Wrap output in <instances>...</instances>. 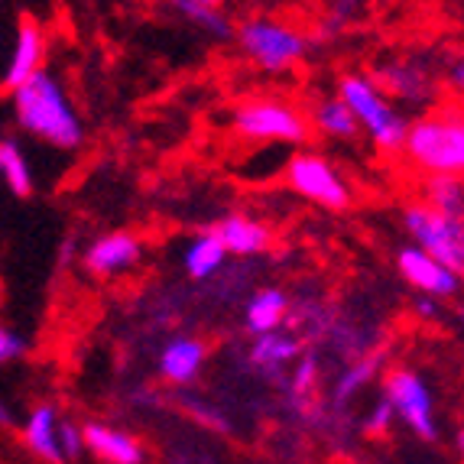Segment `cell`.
<instances>
[{"label":"cell","mask_w":464,"mask_h":464,"mask_svg":"<svg viewBox=\"0 0 464 464\" xmlns=\"http://www.w3.org/2000/svg\"><path fill=\"white\" fill-rule=\"evenodd\" d=\"M390 419H393V406H390L387 400L377 402V410H373V419H371V429H373V432H380V429H387Z\"/></svg>","instance_id":"484cf974"},{"label":"cell","mask_w":464,"mask_h":464,"mask_svg":"<svg viewBox=\"0 0 464 464\" xmlns=\"http://www.w3.org/2000/svg\"><path fill=\"white\" fill-rule=\"evenodd\" d=\"M0 182L16 198H30L33 188H36L30 156L24 153L20 140L14 137H0Z\"/></svg>","instance_id":"e0dca14e"},{"label":"cell","mask_w":464,"mask_h":464,"mask_svg":"<svg viewBox=\"0 0 464 464\" xmlns=\"http://www.w3.org/2000/svg\"><path fill=\"white\" fill-rule=\"evenodd\" d=\"M20 441L33 458L46 464H69L63 451V416L53 402H36L20 422Z\"/></svg>","instance_id":"8fae6325"},{"label":"cell","mask_w":464,"mask_h":464,"mask_svg":"<svg viewBox=\"0 0 464 464\" xmlns=\"http://www.w3.org/2000/svg\"><path fill=\"white\" fill-rule=\"evenodd\" d=\"M176 4H208V7H215L218 0H176Z\"/></svg>","instance_id":"4dcf8cb0"},{"label":"cell","mask_w":464,"mask_h":464,"mask_svg":"<svg viewBox=\"0 0 464 464\" xmlns=\"http://www.w3.org/2000/svg\"><path fill=\"white\" fill-rule=\"evenodd\" d=\"M10 108H14L16 127L46 147L78 150L85 143V124L55 72L43 69L26 78L20 88H14Z\"/></svg>","instance_id":"6da1fadb"},{"label":"cell","mask_w":464,"mask_h":464,"mask_svg":"<svg viewBox=\"0 0 464 464\" xmlns=\"http://www.w3.org/2000/svg\"><path fill=\"white\" fill-rule=\"evenodd\" d=\"M286 182L302 198L315 201L322 208L341 211L351 205V188L328 160L318 153H299L286 163Z\"/></svg>","instance_id":"ba28073f"},{"label":"cell","mask_w":464,"mask_h":464,"mask_svg":"<svg viewBox=\"0 0 464 464\" xmlns=\"http://www.w3.org/2000/svg\"><path fill=\"white\" fill-rule=\"evenodd\" d=\"M143 256V244L127 231H111L92 240L82 254V266L98 279H114L121 273H130Z\"/></svg>","instance_id":"9c48e42d"},{"label":"cell","mask_w":464,"mask_h":464,"mask_svg":"<svg viewBox=\"0 0 464 464\" xmlns=\"http://www.w3.org/2000/svg\"><path fill=\"white\" fill-rule=\"evenodd\" d=\"M406 231L412 234V244L432 254L439 264L464 276V218L445 215L432 205H410L406 215Z\"/></svg>","instance_id":"277c9868"},{"label":"cell","mask_w":464,"mask_h":464,"mask_svg":"<svg viewBox=\"0 0 464 464\" xmlns=\"http://www.w3.org/2000/svg\"><path fill=\"white\" fill-rule=\"evenodd\" d=\"M390 85V92L400 94V98H426L429 88H426V75L416 69H410V65H393V69H387V78H383Z\"/></svg>","instance_id":"7402d4cb"},{"label":"cell","mask_w":464,"mask_h":464,"mask_svg":"<svg viewBox=\"0 0 464 464\" xmlns=\"http://www.w3.org/2000/svg\"><path fill=\"white\" fill-rule=\"evenodd\" d=\"M289 315V295L276 286H266V289H256L254 295L247 299L244 305V325H247L250 334H270L279 332V325L286 322Z\"/></svg>","instance_id":"2e32d148"},{"label":"cell","mask_w":464,"mask_h":464,"mask_svg":"<svg viewBox=\"0 0 464 464\" xmlns=\"http://www.w3.org/2000/svg\"><path fill=\"white\" fill-rule=\"evenodd\" d=\"M82 439H85V451H92L98 461L104 464H143L147 451L124 429H114L108 422H85L82 426Z\"/></svg>","instance_id":"4fadbf2b"},{"label":"cell","mask_w":464,"mask_h":464,"mask_svg":"<svg viewBox=\"0 0 464 464\" xmlns=\"http://www.w3.org/2000/svg\"><path fill=\"white\" fill-rule=\"evenodd\" d=\"M458 445H461V455H464V429H461V435H458Z\"/></svg>","instance_id":"1f68e13d"},{"label":"cell","mask_w":464,"mask_h":464,"mask_svg":"<svg viewBox=\"0 0 464 464\" xmlns=\"http://www.w3.org/2000/svg\"><path fill=\"white\" fill-rule=\"evenodd\" d=\"M377 364H380V354L367 357V361H361V364H351L348 371H344L338 377V387H334V400L344 402V400H351V396H354L357 390H364V383L373 377Z\"/></svg>","instance_id":"603a6c76"},{"label":"cell","mask_w":464,"mask_h":464,"mask_svg":"<svg viewBox=\"0 0 464 464\" xmlns=\"http://www.w3.org/2000/svg\"><path fill=\"white\" fill-rule=\"evenodd\" d=\"M16 422L14 410H10V402L7 400H0V429H10Z\"/></svg>","instance_id":"f1b7e54d"},{"label":"cell","mask_w":464,"mask_h":464,"mask_svg":"<svg viewBox=\"0 0 464 464\" xmlns=\"http://www.w3.org/2000/svg\"><path fill=\"white\" fill-rule=\"evenodd\" d=\"M237 43L244 49V55L254 59L266 72L289 69L309 49V39L302 36L299 30L279 24V20H270V16H250V20H244L237 30Z\"/></svg>","instance_id":"5b68a950"},{"label":"cell","mask_w":464,"mask_h":464,"mask_svg":"<svg viewBox=\"0 0 464 464\" xmlns=\"http://www.w3.org/2000/svg\"><path fill=\"white\" fill-rule=\"evenodd\" d=\"M234 130L256 143H302L309 124L289 104L279 101H247L234 111Z\"/></svg>","instance_id":"8992f818"},{"label":"cell","mask_w":464,"mask_h":464,"mask_svg":"<svg viewBox=\"0 0 464 464\" xmlns=\"http://www.w3.org/2000/svg\"><path fill=\"white\" fill-rule=\"evenodd\" d=\"M179 10L186 14V20H192L198 30H205L208 36L215 39H231L234 30H231V20L221 14V7H208V4H179Z\"/></svg>","instance_id":"44dd1931"},{"label":"cell","mask_w":464,"mask_h":464,"mask_svg":"<svg viewBox=\"0 0 464 464\" xmlns=\"http://www.w3.org/2000/svg\"><path fill=\"white\" fill-rule=\"evenodd\" d=\"M72 254H75V244H72V240H65V244H63V250H59V260H63V264H69V260H72Z\"/></svg>","instance_id":"f546056e"},{"label":"cell","mask_w":464,"mask_h":464,"mask_svg":"<svg viewBox=\"0 0 464 464\" xmlns=\"http://www.w3.org/2000/svg\"><path fill=\"white\" fill-rule=\"evenodd\" d=\"M383 393H387L383 400L393 406V412L406 422L410 432H416L422 441L439 439L432 393H429V383L416 371H406V367L390 371L387 380H383Z\"/></svg>","instance_id":"52a82bcc"},{"label":"cell","mask_w":464,"mask_h":464,"mask_svg":"<svg viewBox=\"0 0 464 464\" xmlns=\"http://www.w3.org/2000/svg\"><path fill=\"white\" fill-rule=\"evenodd\" d=\"M338 98L351 108L357 124L380 150H400L410 124L402 121L400 111L390 104V98L364 75H344L341 78Z\"/></svg>","instance_id":"3957f363"},{"label":"cell","mask_w":464,"mask_h":464,"mask_svg":"<svg viewBox=\"0 0 464 464\" xmlns=\"http://www.w3.org/2000/svg\"><path fill=\"white\" fill-rule=\"evenodd\" d=\"M416 312L422 318H435V315H439V302H435V295H422V293H419L416 295Z\"/></svg>","instance_id":"4316f807"},{"label":"cell","mask_w":464,"mask_h":464,"mask_svg":"<svg viewBox=\"0 0 464 464\" xmlns=\"http://www.w3.org/2000/svg\"><path fill=\"white\" fill-rule=\"evenodd\" d=\"M402 150L429 176H464V121L458 114H429L410 124Z\"/></svg>","instance_id":"7a4b0ae2"},{"label":"cell","mask_w":464,"mask_h":464,"mask_svg":"<svg viewBox=\"0 0 464 464\" xmlns=\"http://www.w3.org/2000/svg\"><path fill=\"white\" fill-rule=\"evenodd\" d=\"M461 322H464V309H461Z\"/></svg>","instance_id":"d6a6232c"},{"label":"cell","mask_w":464,"mask_h":464,"mask_svg":"<svg viewBox=\"0 0 464 464\" xmlns=\"http://www.w3.org/2000/svg\"><path fill=\"white\" fill-rule=\"evenodd\" d=\"M63 451H65V461H75L82 451H85V439H82V426L63 419Z\"/></svg>","instance_id":"d4e9b609"},{"label":"cell","mask_w":464,"mask_h":464,"mask_svg":"<svg viewBox=\"0 0 464 464\" xmlns=\"http://www.w3.org/2000/svg\"><path fill=\"white\" fill-rule=\"evenodd\" d=\"M182 264H186V273L192 279H215L218 273L225 270L227 250L221 247V240L208 231V234H201V237H195L192 244H188Z\"/></svg>","instance_id":"ac0fdd59"},{"label":"cell","mask_w":464,"mask_h":464,"mask_svg":"<svg viewBox=\"0 0 464 464\" xmlns=\"http://www.w3.org/2000/svg\"><path fill=\"white\" fill-rule=\"evenodd\" d=\"M299 354V338L283 332H270L260 334L250 348V361H254L260 371H283V367Z\"/></svg>","instance_id":"d6986e66"},{"label":"cell","mask_w":464,"mask_h":464,"mask_svg":"<svg viewBox=\"0 0 464 464\" xmlns=\"http://www.w3.org/2000/svg\"><path fill=\"white\" fill-rule=\"evenodd\" d=\"M218 240H221V247L227 250V256H254V254H264L270 247V231L266 225L254 221V218H244V215H227L221 218L215 227H211Z\"/></svg>","instance_id":"5bb4252c"},{"label":"cell","mask_w":464,"mask_h":464,"mask_svg":"<svg viewBox=\"0 0 464 464\" xmlns=\"http://www.w3.org/2000/svg\"><path fill=\"white\" fill-rule=\"evenodd\" d=\"M205 341L192 338V334H182V338H172L163 351H160V373H163L169 383H192L195 377L205 367Z\"/></svg>","instance_id":"9a60e30c"},{"label":"cell","mask_w":464,"mask_h":464,"mask_svg":"<svg viewBox=\"0 0 464 464\" xmlns=\"http://www.w3.org/2000/svg\"><path fill=\"white\" fill-rule=\"evenodd\" d=\"M46 49H49L46 30H43L36 20L24 16V20H20V26H16L14 46H10L7 69H4V88H7V92H14V88L24 85L26 78H33L36 72H43Z\"/></svg>","instance_id":"7c38bea8"},{"label":"cell","mask_w":464,"mask_h":464,"mask_svg":"<svg viewBox=\"0 0 464 464\" xmlns=\"http://www.w3.org/2000/svg\"><path fill=\"white\" fill-rule=\"evenodd\" d=\"M396 266H400L402 279L416 286V293L435 295V299H445V295H455L461 289V276L455 270H449L445 264H439L432 254H426L422 247L410 244L396 254Z\"/></svg>","instance_id":"30bf717a"},{"label":"cell","mask_w":464,"mask_h":464,"mask_svg":"<svg viewBox=\"0 0 464 464\" xmlns=\"http://www.w3.org/2000/svg\"><path fill=\"white\" fill-rule=\"evenodd\" d=\"M449 85L455 88V92H464V55L451 63V69H449Z\"/></svg>","instance_id":"83f0119b"},{"label":"cell","mask_w":464,"mask_h":464,"mask_svg":"<svg viewBox=\"0 0 464 464\" xmlns=\"http://www.w3.org/2000/svg\"><path fill=\"white\" fill-rule=\"evenodd\" d=\"M315 127L322 133H328V137H338V140H354L357 133H361L357 117L351 114V108L338 98V94L315 104Z\"/></svg>","instance_id":"ffe728a7"},{"label":"cell","mask_w":464,"mask_h":464,"mask_svg":"<svg viewBox=\"0 0 464 464\" xmlns=\"http://www.w3.org/2000/svg\"><path fill=\"white\" fill-rule=\"evenodd\" d=\"M26 354V338L20 332H14V328L0 325V367L14 364V361H20V357Z\"/></svg>","instance_id":"cb8c5ba5"}]
</instances>
